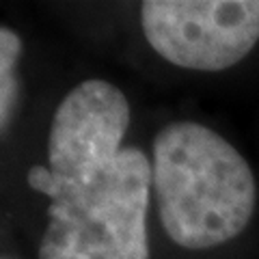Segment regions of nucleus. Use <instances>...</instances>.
<instances>
[{
	"mask_svg": "<svg viewBox=\"0 0 259 259\" xmlns=\"http://www.w3.org/2000/svg\"><path fill=\"white\" fill-rule=\"evenodd\" d=\"M153 194L166 236L188 250L227 244L246 229L257 184L246 158L216 130L175 121L151 143Z\"/></svg>",
	"mask_w": 259,
	"mask_h": 259,
	"instance_id": "nucleus-1",
	"label": "nucleus"
},
{
	"mask_svg": "<svg viewBox=\"0 0 259 259\" xmlns=\"http://www.w3.org/2000/svg\"><path fill=\"white\" fill-rule=\"evenodd\" d=\"M151 190V160L125 147L102 180L50 201L39 259H149Z\"/></svg>",
	"mask_w": 259,
	"mask_h": 259,
	"instance_id": "nucleus-2",
	"label": "nucleus"
},
{
	"mask_svg": "<svg viewBox=\"0 0 259 259\" xmlns=\"http://www.w3.org/2000/svg\"><path fill=\"white\" fill-rule=\"evenodd\" d=\"M130 119V102L119 87L102 78L80 82L56 106L48 164L30 166L26 184L50 201L93 186L123 153Z\"/></svg>",
	"mask_w": 259,
	"mask_h": 259,
	"instance_id": "nucleus-3",
	"label": "nucleus"
},
{
	"mask_svg": "<svg viewBox=\"0 0 259 259\" xmlns=\"http://www.w3.org/2000/svg\"><path fill=\"white\" fill-rule=\"evenodd\" d=\"M141 28L151 50L190 71L238 65L259 41V0H147Z\"/></svg>",
	"mask_w": 259,
	"mask_h": 259,
	"instance_id": "nucleus-4",
	"label": "nucleus"
},
{
	"mask_svg": "<svg viewBox=\"0 0 259 259\" xmlns=\"http://www.w3.org/2000/svg\"><path fill=\"white\" fill-rule=\"evenodd\" d=\"M24 50L22 37L9 26L0 28V130L7 134L20 97L18 63Z\"/></svg>",
	"mask_w": 259,
	"mask_h": 259,
	"instance_id": "nucleus-5",
	"label": "nucleus"
},
{
	"mask_svg": "<svg viewBox=\"0 0 259 259\" xmlns=\"http://www.w3.org/2000/svg\"><path fill=\"white\" fill-rule=\"evenodd\" d=\"M5 259H9V257H5Z\"/></svg>",
	"mask_w": 259,
	"mask_h": 259,
	"instance_id": "nucleus-6",
	"label": "nucleus"
}]
</instances>
